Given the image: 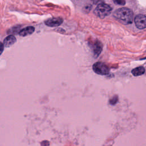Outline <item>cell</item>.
Segmentation results:
<instances>
[{
	"mask_svg": "<svg viewBox=\"0 0 146 146\" xmlns=\"http://www.w3.org/2000/svg\"><path fill=\"white\" fill-rule=\"evenodd\" d=\"M133 14L132 11L127 7H121L116 10L113 17L120 22L124 25L131 24L133 21Z\"/></svg>",
	"mask_w": 146,
	"mask_h": 146,
	"instance_id": "cell-1",
	"label": "cell"
},
{
	"mask_svg": "<svg viewBox=\"0 0 146 146\" xmlns=\"http://www.w3.org/2000/svg\"><path fill=\"white\" fill-rule=\"evenodd\" d=\"M112 10V7L105 3H99L94 10V14L100 18H104L109 15Z\"/></svg>",
	"mask_w": 146,
	"mask_h": 146,
	"instance_id": "cell-2",
	"label": "cell"
},
{
	"mask_svg": "<svg viewBox=\"0 0 146 146\" xmlns=\"http://www.w3.org/2000/svg\"><path fill=\"white\" fill-rule=\"evenodd\" d=\"M92 69L96 74L101 75H107L109 73L108 67L105 63L101 62L95 63L92 66Z\"/></svg>",
	"mask_w": 146,
	"mask_h": 146,
	"instance_id": "cell-3",
	"label": "cell"
},
{
	"mask_svg": "<svg viewBox=\"0 0 146 146\" xmlns=\"http://www.w3.org/2000/svg\"><path fill=\"white\" fill-rule=\"evenodd\" d=\"M136 26L139 29L146 28V16L143 14L137 15L134 19Z\"/></svg>",
	"mask_w": 146,
	"mask_h": 146,
	"instance_id": "cell-4",
	"label": "cell"
},
{
	"mask_svg": "<svg viewBox=\"0 0 146 146\" xmlns=\"http://www.w3.org/2000/svg\"><path fill=\"white\" fill-rule=\"evenodd\" d=\"M63 19L60 17L52 18L46 20L44 22V23L47 26L54 27H57L63 23Z\"/></svg>",
	"mask_w": 146,
	"mask_h": 146,
	"instance_id": "cell-5",
	"label": "cell"
},
{
	"mask_svg": "<svg viewBox=\"0 0 146 146\" xmlns=\"http://www.w3.org/2000/svg\"><path fill=\"white\" fill-rule=\"evenodd\" d=\"M35 31V28L33 26H27L21 30L19 32V35L22 36H26L33 34Z\"/></svg>",
	"mask_w": 146,
	"mask_h": 146,
	"instance_id": "cell-6",
	"label": "cell"
},
{
	"mask_svg": "<svg viewBox=\"0 0 146 146\" xmlns=\"http://www.w3.org/2000/svg\"><path fill=\"white\" fill-rule=\"evenodd\" d=\"M16 40L17 39L14 35H10L4 39L3 43L5 47H8L13 44L14 43H15L16 42Z\"/></svg>",
	"mask_w": 146,
	"mask_h": 146,
	"instance_id": "cell-7",
	"label": "cell"
},
{
	"mask_svg": "<svg viewBox=\"0 0 146 146\" xmlns=\"http://www.w3.org/2000/svg\"><path fill=\"white\" fill-rule=\"evenodd\" d=\"M102 43L99 42H96L94 44V47H93L94 54L95 57H97L99 56V55L102 52Z\"/></svg>",
	"mask_w": 146,
	"mask_h": 146,
	"instance_id": "cell-8",
	"label": "cell"
},
{
	"mask_svg": "<svg viewBox=\"0 0 146 146\" xmlns=\"http://www.w3.org/2000/svg\"><path fill=\"white\" fill-rule=\"evenodd\" d=\"M131 72H132V75L134 76H140V75L144 74V73L145 72V68L143 66L137 67L133 68L131 71Z\"/></svg>",
	"mask_w": 146,
	"mask_h": 146,
	"instance_id": "cell-9",
	"label": "cell"
},
{
	"mask_svg": "<svg viewBox=\"0 0 146 146\" xmlns=\"http://www.w3.org/2000/svg\"><path fill=\"white\" fill-rule=\"evenodd\" d=\"M117 100H118V98H117V96H113L112 99H111L110 100V103L111 104H112V105H114V104H115L117 102Z\"/></svg>",
	"mask_w": 146,
	"mask_h": 146,
	"instance_id": "cell-10",
	"label": "cell"
},
{
	"mask_svg": "<svg viewBox=\"0 0 146 146\" xmlns=\"http://www.w3.org/2000/svg\"><path fill=\"white\" fill-rule=\"evenodd\" d=\"M112 1L116 5L123 6V5H124L125 4V0H112Z\"/></svg>",
	"mask_w": 146,
	"mask_h": 146,
	"instance_id": "cell-11",
	"label": "cell"
},
{
	"mask_svg": "<svg viewBox=\"0 0 146 146\" xmlns=\"http://www.w3.org/2000/svg\"><path fill=\"white\" fill-rule=\"evenodd\" d=\"M3 47H5L4 45H3V43H1V54H2V51H3Z\"/></svg>",
	"mask_w": 146,
	"mask_h": 146,
	"instance_id": "cell-12",
	"label": "cell"
}]
</instances>
